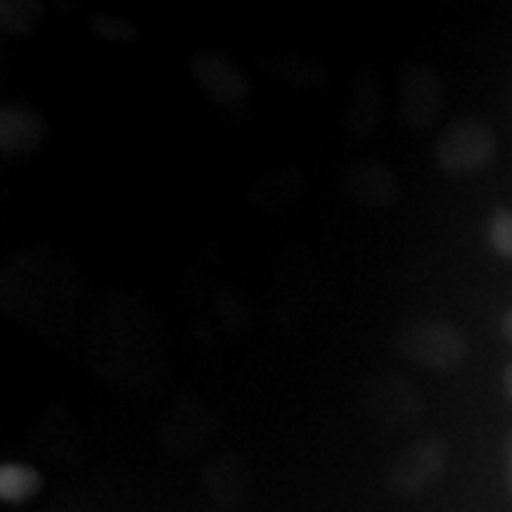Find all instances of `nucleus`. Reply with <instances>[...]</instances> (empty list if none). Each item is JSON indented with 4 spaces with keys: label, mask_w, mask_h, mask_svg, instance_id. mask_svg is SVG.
Returning <instances> with one entry per match:
<instances>
[{
    "label": "nucleus",
    "mask_w": 512,
    "mask_h": 512,
    "mask_svg": "<svg viewBox=\"0 0 512 512\" xmlns=\"http://www.w3.org/2000/svg\"><path fill=\"white\" fill-rule=\"evenodd\" d=\"M339 190L349 202L368 209H389L399 202V176L373 157H354L339 174Z\"/></svg>",
    "instance_id": "obj_3"
},
{
    "label": "nucleus",
    "mask_w": 512,
    "mask_h": 512,
    "mask_svg": "<svg viewBox=\"0 0 512 512\" xmlns=\"http://www.w3.org/2000/svg\"><path fill=\"white\" fill-rule=\"evenodd\" d=\"M446 460L448 448L441 439L413 441L387 465V486L401 496L418 494L444 472Z\"/></svg>",
    "instance_id": "obj_6"
},
{
    "label": "nucleus",
    "mask_w": 512,
    "mask_h": 512,
    "mask_svg": "<svg viewBox=\"0 0 512 512\" xmlns=\"http://www.w3.org/2000/svg\"><path fill=\"white\" fill-rule=\"evenodd\" d=\"M46 8L34 0H3L0 3V29L10 36H31L41 24Z\"/></svg>",
    "instance_id": "obj_13"
},
{
    "label": "nucleus",
    "mask_w": 512,
    "mask_h": 512,
    "mask_svg": "<svg viewBox=\"0 0 512 512\" xmlns=\"http://www.w3.org/2000/svg\"><path fill=\"white\" fill-rule=\"evenodd\" d=\"M505 472H508V486L512 491V434L505 441Z\"/></svg>",
    "instance_id": "obj_17"
},
{
    "label": "nucleus",
    "mask_w": 512,
    "mask_h": 512,
    "mask_svg": "<svg viewBox=\"0 0 512 512\" xmlns=\"http://www.w3.org/2000/svg\"><path fill=\"white\" fill-rule=\"evenodd\" d=\"M190 76L219 107H242L249 100V81L242 69L219 48H202L192 55Z\"/></svg>",
    "instance_id": "obj_5"
},
{
    "label": "nucleus",
    "mask_w": 512,
    "mask_h": 512,
    "mask_svg": "<svg viewBox=\"0 0 512 512\" xmlns=\"http://www.w3.org/2000/svg\"><path fill=\"white\" fill-rule=\"evenodd\" d=\"M368 403L377 418L392 422V425L413 422L422 413L420 394L399 377H382V380L370 384Z\"/></svg>",
    "instance_id": "obj_10"
},
{
    "label": "nucleus",
    "mask_w": 512,
    "mask_h": 512,
    "mask_svg": "<svg viewBox=\"0 0 512 512\" xmlns=\"http://www.w3.org/2000/svg\"><path fill=\"white\" fill-rule=\"evenodd\" d=\"M382 119V91L375 74L368 67L356 69L349 81V100L344 107V131L363 143L375 136Z\"/></svg>",
    "instance_id": "obj_7"
},
{
    "label": "nucleus",
    "mask_w": 512,
    "mask_h": 512,
    "mask_svg": "<svg viewBox=\"0 0 512 512\" xmlns=\"http://www.w3.org/2000/svg\"><path fill=\"white\" fill-rule=\"evenodd\" d=\"M88 27H91V31L98 38L117 43V46H136L140 41V31L131 19L110 15V12H98V15H93Z\"/></svg>",
    "instance_id": "obj_14"
},
{
    "label": "nucleus",
    "mask_w": 512,
    "mask_h": 512,
    "mask_svg": "<svg viewBox=\"0 0 512 512\" xmlns=\"http://www.w3.org/2000/svg\"><path fill=\"white\" fill-rule=\"evenodd\" d=\"M434 157L448 174L482 171L496 157V136L484 121L463 119L441 133L434 145Z\"/></svg>",
    "instance_id": "obj_2"
},
{
    "label": "nucleus",
    "mask_w": 512,
    "mask_h": 512,
    "mask_svg": "<svg viewBox=\"0 0 512 512\" xmlns=\"http://www.w3.org/2000/svg\"><path fill=\"white\" fill-rule=\"evenodd\" d=\"M444 86L427 64H408L399 79V114L413 131H427L444 114Z\"/></svg>",
    "instance_id": "obj_4"
},
{
    "label": "nucleus",
    "mask_w": 512,
    "mask_h": 512,
    "mask_svg": "<svg viewBox=\"0 0 512 512\" xmlns=\"http://www.w3.org/2000/svg\"><path fill=\"white\" fill-rule=\"evenodd\" d=\"M503 392L512 401V363L503 370Z\"/></svg>",
    "instance_id": "obj_18"
},
{
    "label": "nucleus",
    "mask_w": 512,
    "mask_h": 512,
    "mask_svg": "<svg viewBox=\"0 0 512 512\" xmlns=\"http://www.w3.org/2000/svg\"><path fill=\"white\" fill-rule=\"evenodd\" d=\"M43 486L36 467L22 463H5L0 467V498L3 503H24L34 498Z\"/></svg>",
    "instance_id": "obj_12"
},
{
    "label": "nucleus",
    "mask_w": 512,
    "mask_h": 512,
    "mask_svg": "<svg viewBox=\"0 0 512 512\" xmlns=\"http://www.w3.org/2000/svg\"><path fill=\"white\" fill-rule=\"evenodd\" d=\"M396 349L403 358L418 363V366L451 373L465 363L467 339L456 325L422 318L399 332Z\"/></svg>",
    "instance_id": "obj_1"
},
{
    "label": "nucleus",
    "mask_w": 512,
    "mask_h": 512,
    "mask_svg": "<svg viewBox=\"0 0 512 512\" xmlns=\"http://www.w3.org/2000/svg\"><path fill=\"white\" fill-rule=\"evenodd\" d=\"M501 335L512 344V306L503 313V318H501Z\"/></svg>",
    "instance_id": "obj_16"
},
{
    "label": "nucleus",
    "mask_w": 512,
    "mask_h": 512,
    "mask_svg": "<svg viewBox=\"0 0 512 512\" xmlns=\"http://www.w3.org/2000/svg\"><path fill=\"white\" fill-rule=\"evenodd\" d=\"M48 140V121L36 110L5 105L0 110V152L8 157L36 155Z\"/></svg>",
    "instance_id": "obj_8"
},
{
    "label": "nucleus",
    "mask_w": 512,
    "mask_h": 512,
    "mask_svg": "<svg viewBox=\"0 0 512 512\" xmlns=\"http://www.w3.org/2000/svg\"><path fill=\"white\" fill-rule=\"evenodd\" d=\"M259 69L271 79L285 83L287 88H297V91L320 93L330 83V72L325 69V64L294 53L268 55L259 62Z\"/></svg>",
    "instance_id": "obj_11"
},
{
    "label": "nucleus",
    "mask_w": 512,
    "mask_h": 512,
    "mask_svg": "<svg viewBox=\"0 0 512 512\" xmlns=\"http://www.w3.org/2000/svg\"><path fill=\"white\" fill-rule=\"evenodd\" d=\"M304 190V174L299 171V166L283 164L275 166V169L266 171L264 176H259L249 188V207L268 211V214H278L285 211L297 202V197Z\"/></svg>",
    "instance_id": "obj_9"
},
{
    "label": "nucleus",
    "mask_w": 512,
    "mask_h": 512,
    "mask_svg": "<svg viewBox=\"0 0 512 512\" xmlns=\"http://www.w3.org/2000/svg\"><path fill=\"white\" fill-rule=\"evenodd\" d=\"M486 238L498 256L512 261V209H496L491 214Z\"/></svg>",
    "instance_id": "obj_15"
}]
</instances>
